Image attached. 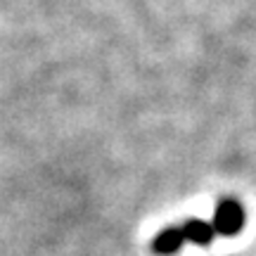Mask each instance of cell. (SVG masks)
Listing matches in <instances>:
<instances>
[{
    "label": "cell",
    "mask_w": 256,
    "mask_h": 256,
    "mask_svg": "<svg viewBox=\"0 0 256 256\" xmlns=\"http://www.w3.org/2000/svg\"><path fill=\"white\" fill-rule=\"evenodd\" d=\"M214 230L218 235H238L242 226H244V209L238 200H223L214 211V220H211Z\"/></svg>",
    "instance_id": "6da1fadb"
},
{
    "label": "cell",
    "mask_w": 256,
    "mask_h": 256,
    "mask_svg": "<svg viewBox=\"0 0 256 256\" xmlns=\"http://www.w3.org/2000/svg\"><path fill=\"white\" fill-rule=\"evenodd\" d=\"M183 242H185L183 228H180V226H168V228H164L154 240H152V252L159 256L176 254L178 249L183 247Z\"/></svg>",
    "instance_id": "7a4b0ae2"
},
{
    "label": "cell",
    "mask_w": 256,
    "mask_h": 256,
    "mask_svg": "<svg viewBox=\"0 0 256 256\" xmlns=\"http://www.w3.org/2000/svg\"><path fill=\"white\" fill-rule=\"evenodd\" d=\"M180 228H183L185 240H190V242H194V244H202V247H209L211 242H214V238H216L214 226L206 223V220H200V218L185 220Z\"/></svg>",
    "instance_id": "3957f363"
}]
</instances>
